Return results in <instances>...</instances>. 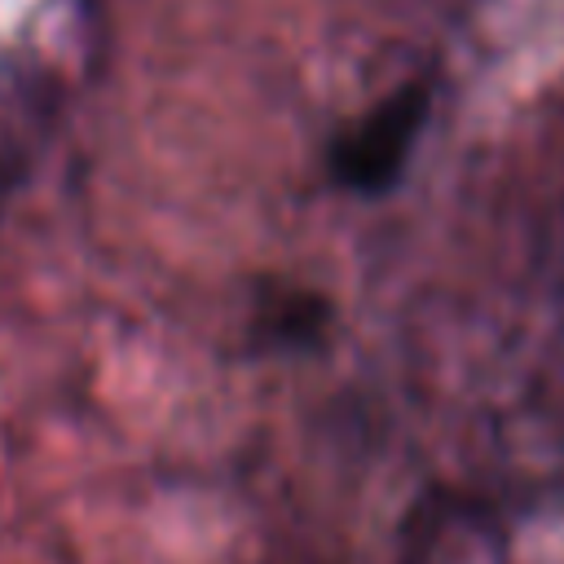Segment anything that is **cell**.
<instances>
[{
	"instance_id": "6da1fadb",
	"label": "cell",
	"mask_w": 564,
	"mask_h": 564,
	"mask_svg": "<svg viewBox=\"0 0 564 564\" xmlns=\"http://www.w3.org/2000/svg\"><path fill=\"white\" fill-rule=\"evenodd\" d=\"M432 115V84L427 79H405L397 84L388 97H379L361 119H352L335 145H330V176L335 185L352 189V194H388L410 154L419 132L427 128Z\"/></svg>"
},
{
	"instance_id": "7a4b0ae2",
	"label": "cell",
	"mask_w": 564,
	"mask_h": 564,
	"mask_svg": "<svg viewBox=\"0 0 564 564\" xmlns=\"http://www.w3.org/2000/svg\"><path fill=\"white\" fill-rule=\"evenodd\" d=\"M260 335L273 348H317L335 322L330 300L308 286H278L260 304Z\"/></svg>"
}]
</instances>
